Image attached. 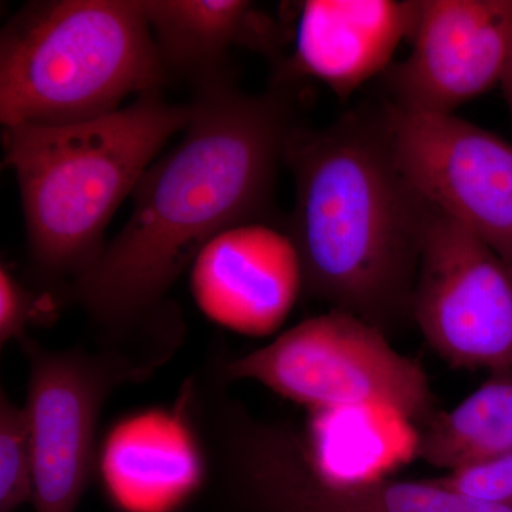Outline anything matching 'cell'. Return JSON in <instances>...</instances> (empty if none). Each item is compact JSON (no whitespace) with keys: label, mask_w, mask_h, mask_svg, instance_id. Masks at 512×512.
<instances>
[{"label":"cell","mask_w":512,"mask_h":512,"mask_svg":"<svg viewBox=\"0 0 512 512\" xmlns=\"http://www.w3.org/2000/svg\"><path fill=\"white\" fill-rule=\"evenodd\" d=\"M180 143L148 168L124 227L74 296L121 339L167 315L171 286L225 229L264 222L278 165L296 131L284 94L249 96L225 82L200 89Z\"/></svg>","instance_id":"cell-1"},{"label":"cell","mask_w":512,"mask_h":512,"mask_svg":"<svg viewBox=\"0 0 512 512\" xmlns=\"http://www.w3.org/2000/svg\"><path fill=\"white\" fill-rule=\"evenodd\" d=\"M291 237L303 291L387 336L412 318L433 208L394 157L384 109L346 113L319 131L296 128Z\"/></svg>","instance_id":"cell-2"},{"label":"cell","mask_w":512,"mask_h":512,"mask_svg":"<svg viewBox=\"0 0 512 512\" xmlns=\"http://www.w3.org/2000/svg\"><path fill=\"white\" fill-rule=\"evenodd\" d=\"M191 114V104L151 92L84 123L3 127V164L18 181L30 261L45 281L76 282L96 264L117 208Z\"/></svg>","instance_id":"cell-3"},{"label":"cell","mask_w":512,"mask_h":512,"mask_svg":"<svg viewBox=\"0 0 512 512\" xmlns=\"http://www.w3.org/2000/svg\"><path fill=\"white\" fill-rule=\"evenodd\" d=\"M165 82L141 0L32 2L2 29L3 127L100 119Z\"/></svg>","instance_id":"cell-4"},{"label":"cell","mask_w":512,"mask_h":512,"mask_svg":"<svg viewBox=\"0 0 512 512\" xmlns=\"http://www.w3.org/2000/svg\"><path fill=\"white\" fill-rule=\"evenodd\" d=\"M225 375L262 384L312 413L384 406L409 421L433 413L423 367L397 352L382 330L345 312L303 320L228 363Z\"/></svg>","instance_id":"cell-5"},{"label":"cell","mask_w":512,"mask_h":512,"mask_svg":"<svg viewBox=\"0 0 512 512\" xmlns=\"http://www.w3.org/2000/svg\"><path fill=\"white\" fill-rule=\"evenodd\" d=\"M412 318L448 365L512 372V268L436 210L424 235Z\"/></svg>","instance_id":"cell-6"},{"label":"cell","mask_w":512,"mask_h":512,"mask_svg":"<svg viewBox=\"0 0 512 512\" xmlns=\"http://www.w3.org/2000/svg\"><path fill=\"white\" fill-rule=\"evenodd\" d=\"M383 109L394 157L414 190L512 268V144L454 114Z\"/></svg>","instance_id":"cell-7"},{"label":"cell","mask_w":512,"mask_h":512,"mask_svg":"<svg viewBox=\"0 0 512 512\" xmlns=\"http://www.w3.org/2000/svg\"><path fill=\"white\" fill-rule=\"evenodd\" d=\"M36 512H76L93 474L97 423L117 384L134 372L120 356L46 350L23 340Z\"/></svg>","instance_id":"cell-8"},{"label":"cell","mask_w":512,"mask_h":512,"mask_svg":"<svg viewBox=\"0 0 512 512\" xmlns=\"http://www.w3.org/2000/svg\"><path fill=\"white\" fill-rule=\"evenodd\" d=\"M412 50L386 79L393 106L454 114L503 83L512 57V0H419Z\"/></svg>","instance_id":"cell-9"},{"label":"cell","mask_w":512,"mask_h":512,"mask_svg":"<svg viewBox=\"0 0 512 512\" xmlns=\"http://www.w3.org/2000/svg\"><path fill=\"white\" fill-rule=\"evenodd\" d=\"M191 293L212 322L251 338L284 325L303 291L301 259L291 237L265 222L225 229L190 271Z\"/></svg>","instance_id":"cell-10"},{"label":"cell","mask_w":512,"mask_h":512,"mask_svg":"<svg viewBox=\"0 0 512 512\" xmlns=\"http://www.w3.org/2000/svg\"><path fill=\"white\" fill-rule=\"evenodd\" d=\"M419 2L309 0L296 23L285 77H311L346 99L387 72L404 39L412 37Z\"/></svg>","instance_id":"cell-11"},{"label":"cell","mask_w":512,"mask_h":512,"mask_svg":"<svg viewBox=\"0 0 512 512\" xmlns=\"http://www.w3.org/2000/svg\"><path fill=\"white\" fill-rule=\"evenodd\" d=\"M167 74L200 84L225 82L224 64L234 47L272 53L278 29L244 0H141Z\"/></svg>","instance_id":"cell-12"},{"label":"cell","mask_w":512,"mask_h":512,"mask_svg":"<svg viewBox=\"0 0 512 512\" xmlns=\"http://www.w3.org/2000/svg\"><path fill=\"white\" fill-rule=\"evenodd\" d=\"M268 512H512L426 481H367L338 484L325 480L305 454H293L276 468Z\"/></svg>","instance_id":"cell-13"},{"label":"cell","mask_w":512,"mask_h":512,"mask_svg":"<svg viewBox=\"0 0 512 512\" xmlns=\"http://www.w3.org/2000/svg\"><path fill=\"white\" fill-rule=\"evenodd\" d=\"M512 450V372H494L453 410L431 417L416 453L451 471L477 466Z\"/></svg>","instance_id":"cell-14"},{"label":"cell","mask_w":512,"mask_h":512,"mask_svg":"<svg viewBox=\"0 0 512 512\" xmlns=\"http://www.w3.org/2000/svg\"><path fill=\"white\" fill-rule=\"evenodd\" d=\"M35 458L23 406L6 394L0 402V512H15L33 503Z\"/></svg>","instance_id":"cell-15"},{"label":"cell","mask_w":512,"mask_h":512,"mask_svg":"<svg viewBox=\"0 0 512 512\" xmlns=\"http://www.w3.org/2000/svg\"><path fill=\"white\" fill-rule=\"evenodd\" d=\"M434 480L471 500L512 508V450Z\"/></svg>","instance_id":"cell-16"},{"label":"cell","mask_w":512,"mask_h":512,"mask_svg":"<svg viewBox=\"0 0 512 512\" xmlns=\"http://www.w3.org/2000/svg\"><path fill=\"white\" fill-rule=\"evenodd\" d=\"M39 302L6 266L0 269V342L26 340V329L35 318Z\"/></svg>","instance_id":"cell-17"},{"label":"cell","mask_w":512,"mask_h":512,"mask_svg":"<svg viewBox=\"0 0 512 512\" xmlns=\"http://www.w3.org/2000/svg\"><path fill=\"white\" fill-rule=\"evenodd\" d=\"M501 86H503L505 97H507L508 104H510L512 110V57L510 66H508L507 73H505Z\"/></svg>","instance_id":"cell-18"}]
</instances>
